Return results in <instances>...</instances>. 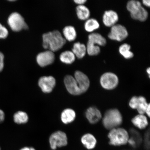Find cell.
Returning <instances> with one entry per match:
<instances>
[{"instance_id": "6da1fadb", "label": "cell", "mask_w": 150, "mask_h": 150, "mask_svg": "<svg viewBox=\"0 0 150 150\" xmlns=\"http://www.w3.org/2000/svg\"><path fill=\"white\" fill-rule=\"evenodd\" d=\"M42 39L43 47L52 52L60 49L66 42V39L57 30L44 33Z\"/></svg>"}, {"instance_id": "7a4b0ae2", "label": "cell", "mask_w": 150, "mask_h": 150, "mask_svg": "<svg viewBox=\"0 0 150 150\" xmlns=\"http://www.w3.org/2000/svg\"><path fill=\"white\" fill-rule=\"evenodd\" d=\"M122 121V117L119 110L117 109H112L105 113L103 124L105 128L111 130L120 125Z\"/></svg>"}, {"instance_id": "3957f363", "label": "cell", "mask_w": 150, "mask_h": 150, "mask_svg": "<svg viewBox=\"0 0 150 150\" xmlns=\"http://www.w3.org/2000/svg\"><path fill=\"white\" fill-rule=\"evenodd\" d=\"M109 144L114 146L125 145L128 142L129 136L125 129L116 128L110 130L108 134Z\"/></svg>"}, {"instance_id": "277c9868", "label": "cell", "mask_w": 150, "mask_h": 150, "mask_svg": "<svg viewBox=\"0 0 150 150\" xmlns=\"http://www.w3.org/2000/svg\"><path fill=\"white\" fill-rule=\"evenodd\" d=\"M7 22L11 29L14 31H19L28 28L23 17L17 12L11 14L8 17Z\"/></svg>"}, {"instance_id": "5b68a950", "label": "cell", "mask_w": 150, "mask_h": 150, "mask_svg": "<svg viewBox=\"0 0 150 150\" xmlns=\"http://www.w3.org/2000/svg\"><path fill=\"white\" fill-rule=\"evenodd\" d=\"M119 81L117 75L112 72L104 73L100 78L101 86L103 88L108 90L115 88L119 83Z\"/></svg>"}, {"instance_id": "8992f818", "label": "cell", "mask_w": 150, "mask_h": 150, "mask_svg": "<svg viewBox=\"0 0 150 150\" xmlns=\"http://www.w3.org/2000/svg\"><path fill=\"white\" fill-rule=\"evenodd\" d=\"M128 35L126 28L121 24H116L111 27L108 37L111 40L121 42L126 39Z\"/></svg>"}, {"instance_id": "52a82bcc", "label": "cell", "mask_w": 150, "mask_h": 150, "mask_svg": "<svg viewBox=\"0 0 150 150\" xmlns=\"http://www.w3.org/2000/svg\"><path fill=\"white\" fill-rule=\"evenodd\" d=\"M49 142L51 149H55L57 147H63L67 145V137L62 131H56L50 136Z\"/></svg>"}, {"instance_id": "ba28073f", "label": "cell", "mask_w": 150, "mask_h": 150, "mask_svg": "<svg viewBox=\"0 0 150 150\" xmlns=\"http://www.w3.org/2000/svg\"><path fill=\"white\" fill-rule=\"evenodd\" d=\"M56 81L53 76H44L39 80L38 85L43 92L45 93H51L55 87Z\"/></svg>"}, {"instance_id": "9c48e42d", "label": "cell", "mask_w": 150, "mask_h": 150, "mask_svg": "<svg viewBox=\"0 0 150 150\" xmlns=\"http://www.w3.org/2000/svg\"><path fill=\"white\" fill-rule=\"evenodd\" d=\"M55 59V54L53 52L49 50L39 54L37 56L36 59L39 66L45 67L52 64Z\"/></svg>"}, {"instance_id": "30bf717a", "label": "cell", "mask_w": 150, "mask_h": 150, "mask_svg": "<svg viewBox=\"0 0 150 150\" xmlns=\"http://www.w3.org/2000/svg\"><path fill=\"white\" fill-rule=\"evenodd\" d=\"M64 82L67 91L71 94L79 95L82 94L74 77L71 75H67L65 76Z\"/></svg>"}, {"instance_id": "8fae6325", "label": "cell", "mask_w": 150, "mask_h": 150, "mask_svg": "<svg viewBox=\"0 0 150 150\" xmlns=\"http://www.w3.org/2000/svg\"><path fill=\"white\" fill-rule=\"evenodd\" d=\"M74 78L82 93L86 92L89 89L90 84L89 78L87 75L80 71H77L75 73Z\"/></svg>"}, {"instance_id": "7c38bea8", "label": "cell", "mask_w": 150, "mask_h": 150, "mask_svg": "<svg viewBox=\"0 0 150 150\" xmlns=\"http://www.w3.org/2000/svg\"><path fill=\"white\" fill-rule=\"evenodd\" d=\"M119 20L117 13L112 10L106 11L103 17V21L104 25L108 27H112L115 25Z\"/></svg>"}, {"instance_id": "4fadbf2b", "label": "cell", "mask_w": 150, "mask_h": 150, "mask_svg": "<svg viewBox=\"0 0 150 150\" xmlns=\"http://www.w3.org/2000/svg\"><path fill=\"white\" fill-rule=\"evenodd\" d=\"M85 115L89 122L92 124L98 122L102 117L100 110L95 107H91L88 108L86 110Z\"/></svg>"}, {"instance_id": "5bb4252c", "label": "cell", "mask_w": 150, "mask_h": 150, "mask_svg": "<svg viewBox=\"0 0 150 150\" xmlns=\"http://www.w3.org/2000/svg\"><path fill=\"white\" fill-rule=\"evenodd\" d=\"M88 44L94 46H104L106 43L105 38L99 33H93L88 35Z\"/></svg>"}, {"instance_id": "9a60e30c", "label": "cell", "mask_w": 150, "mask_h": 150, "mask_svg": "<svg viewBox=\"0 0 150 150\" xmlns=\"http://www.w3.org/2000/svg\"><path fill=\"white\" fill-rule=\"evenodd\" d=\"M81 142L84 147L88 149H94L97 144V140L95 137L90 134H86L82 136Z\"/></svg>"}, {"instance_id": "2e32d148", "label": "cell", "mask_w": 150, "mask_h": 150, "mask_svg": "<svg viewBox=\"0 0 150 150\" xmlns=\"http://www.w3.org/2000/svg\"><path fill=\"white\" fill-rule=\"evenodd\" d=\"M131 122L135 126L140 129H145L149 125L147 117L142 114L135 116L131 120Z\"/></svg>"}, {"instance_id": "e0dca14e", "label": "cell", "mask_w": 150, "mask_h": 150, "mask_svg": "<svg viewBox=\"0 0 150 150\" xmlns=\"http://www.w3.org/2000/svg\"><path fill=\"white\" fill-rule=\"evenodd\" d=\"M131 138H129L128 142L132 147H136L142 143V138L140 133L134 129L130 130Z\"/></svg>"}, {"instance_id": "ac0fdd59", "label": "cell", "mask_w": 150, "mask_h": 150, "mask_svg": "<svg viewBox=\"0 0 150 150\" xmlns=\"http://www.w3.org/2000/svg\"><path fill=\"white\" fill-rule=\"evenodd\" d=\"M76 117V113L74 110L70 108L66 109L61 114L62 122L65 124L72 122Z\"/></svg>"}, {"instance_id": "d6986e66", "label": "cell", "mask_w": 150, "mask_h": 150, "mask_svg": "<svg viewBox=\"0 0 150 150\" xmlns=\"http://www.w3.org/2000/svg\"><path fill=\"white\" fill-rule=\"evenodd\" d=\"M72 52L75 56L79 59H82L87 53V48L85 45L80 42H76L74 44Z\"/></svg>"}, {"instance_id": "ffe728a7", "label": "cell", "mask_w": 150, "mask_h": 150, "mask_svg": "<svg viewBox=\"0 0 150 150\" xmlns=\"http://www.w3.org/2000/svg\"><path fill=\"white\" fill-rule=\"evenodd\" d=\"M76 12L78 18L82 20H87L91 14L88 8L84 5L78 6L76 7Z\"/></svg>"}, {"instance_id": "44dd1931", "label": "cell", "mask_w": 150, "mask_h": 150, "mask_svg": "<svg viewBox=\"0 0 150 150\" xmlns=\"http://www.w3.org/2000/svg\"><path fill=\"white\" fill-rule=\"evenodd\" d=\"M131 18L135 20L140 21H145L148 17V13L147 10L142 6L136 12L130 14Z\"/></svg>"}, {"instance_id": "7402d4cb", "label": "cell", "mask_w": 150, "mask_h": 150, "mask_svg": "<svg viewBox=\"0 0 150 150\" xmlns=\"http://www.w3.org/2000/svg\"><path fill=\"white\" fill-rule=\"evenodd\" d=\"M63 33L65 39L70 42L74 40L76 38V30L72 26H67L64 28Z\"/></svg>"}, {"instance_id": "603a6c76", "label": "cell", "mask_w": 150, "mask_h": 150, "mask_svg": "<svg viewBox=\"0 0 150 150\" xmlns=\"http://www.w3.org/2000/svg\"><path fill=\"white\" fill-rule=\"evenodd\" d=\"M59 58L62 62L67 64H71L76 59V56L72 52L69 50L62 52Z\"/></svg>"}, {"instance_id": "cb8c5ba5", "label": "cell", "mask_w": 150, "mask_h": 150, "mask_svg": "<svg viewBox=\"0 0 150 150\" xmlns=\"http://www.w3.org/2000/svg\"><path fill=\"white\" fill-rule=\"evenodd\" d=\"M99 24L95 18H88L86 20L84 24V28L88 32L91 33L98 29Z\"/></svg>"}, {"instance_id": "d4e9b609", "label": "cell", "mask_w": 150, "mask_h": 150, "mask_svg": "<svg viewBox=\"0 0 150 150\" xmlns=\"http://www.w3.org/2000/svg\"><path fill=\"white\" fill-rule=\"evenodd\" d=\"M131 46L128 44H124L119 48L120 53L125 59H131L134 56V54L130 51Z\"/></svg>"}, {"instance_id": "484cf974", "label": "cell", "mask_w": 150, "mask_h": 150, "mask_svg": "<svg viewBox=\"0 0 150 150\" xmlns=\"http://www.w3.org/2000/svg\"><path fill=\"white\" fill-rule=\"evenodd\" d=\"M149 104H148L145 97L141 96L138 97V102L136 109L137 110L139 114H144L145 113L146 109Z\"/></svg>"}, {"instance_id": "4316f807", "label": "cell", "mask_w": 150, "mask_h": 150, "mask_svg": "<svg viewBox=\"0 0 150 150\" xmlns=\"http://www.w3.org/2000/svg\"><path fill=\"white\" fill-rule=\"evenodd\" d=\"M14 121L15 123L18 124L27 123L29 118L25 112L19 111L16 112L14 115Z\"/></svg>"}, {"instance_id": "83f0119b", "label": "cell", "mask_w": 150, "mask_h": 150, "mask_svg": "<svg viewBox=\"0 0 150 150\" xmlns=\"http://www.w3.org/2000/svg\"><path fill=\"white\" fill-rule=\"evenodd\" d=\"M141 3L139 1L132 0L127 2V8L130 14L136 12L142 7Z\"/></svg>"}, {"instance_id": "f1b7e54d", "label": "cell", "mask_w": 150, "mask_h": 150, "mask_svg": "<svg viewBox=\"0 0 150 150\" xmlns=\"http://www.w3.org/2000/svg\"><path fill=\"white\" fill-rule=\"evenodd\" d=\"M8 35V32L6 28L0 23V39H5Z\"/></svg>"}, {"instance_id": "f546056e", "label": "cell", "mask_w": 150, "mask_h": 150, "mask_svg": "<svg viewBox=\"0 0 150 150\" xmlns=\"http://www.w3.org/2000/svg\"><path fill=\"white\" fill-rule=\"evenodd\" d=\"M149 136L150 131L149 129L146 132L144 138V144L145 148L147 149H149L150 147Z\"/></svg>"}, {"instance_id": "4dcf8cb0", "label": "cell", "mask_w": 150, "mask_h": 150, "mask_svg": "<svg viewBox=\"0 0 150 150\" xmlns=\"http://www.w3.org/2000/svg\"><path fill=\"white\" fill-rule=\"evenodd\" d=\"M4 56L3 53L0 52V72L3 70L4 67Z\"/></svg>"}, {"instance_id": "1f68e13d", "label": "cell", "mask_w": 150, "mask_h": 150, "mask_svg": "<svg viewBox=\"0 0 150 150\" xmlns=\"http://www.w3.org/2000/svg\"><path fill=\"white\" fill-rule=\"evenodd\" d=\"M5 118V114L3 110L0 109V123L4 121Z\"/></svg>"}, {"instance_id": "d6a6232c", "label": "cell", "mask_w": 150, "mask_h": 150, "mask_svg": "<svg viewBox=\"0 0 150 150\" xmlns=\"http://www.w3.org/2000/svg\"><path fill=\"white\" fill-rule=\"evenodd\" d=\"M74 2L78 4L79 5H83L86 2H87L86 0H74Z\"/></svg>"}, {"instance_id": "836d02e7", "label": "cell", "mask_w": 150, "mask_h": 150, "mask_svg": "<svg viewBox=\"0 0 150 150\" xmlns=\"http://www.w3.org/2000/svg\"><path fill=\"white\" fill-rule=\"evenodd\" d=\"M142 3L146 6L149 7L150 6V1L149 0H143L142 1Z\"/></svg>"}, {"instance_id": "e575fe53", "label": "cell", "mask_w": 150, "mask_h": 150, "mask_svg": "<svg viewBox=\"0 0 150 150\" xmlns=\"http://www.w3.org/2000/svg\"><path fill=\"white\" fill-rule=\"evenodd\" d=\"M150 104H149V105H148L147 107V109H146V111L145 112V113L147 114V115L148 116V117H150Z\"/></svg>"}, {"instance_id": "d590c367", "label": "cell", "mask_w": 150, "mask_h": 150, "mask_svg": "<svg viewBox=\"0 0 150 150\" xmlns=\"http://www.w3.org/2000/svg\"><path fill=\"white\" fill-rule=\"evenodd\" d=\"M20 150H35L34 148L33 147H25L22 148Z\"/></svg>"}, {"instance_id": "8d00e7d4", "label": "cell", "mask_w": 150, "mask_h": 150, "mask_svg": "<svg viewBox=\"0 0 150 150\" xmlns=\"http://www.w3.org/2000/svg\"><path fill=\"white\" fill-rule=\"evenodd\" d=\"M146 71H147V74H149V78H150V67H149V68L147 69V70H146Z\"/></svg>"}, {"instance_id": "74e56055", "label": "cell", "mask_w": 150, "mask_h": 150, "mask_svg": "<svg viewBox=\"0 0 150 150\" xmlns=\"http://www.w3.org/2000/svg\"><path fill=\"white\" fill-rule=\"evenodd\" d=\"M0 150H1V148H0Z\"/></svg>"}]
</instances>
